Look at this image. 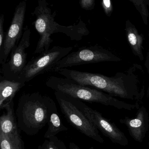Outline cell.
Segmentation results:
<instances>
[{"instance_id": "1", "label": "cell", "mask_w": 149, "mask_h": 149, "mask_svg": "<svg viewBox=\"0 0 149 149\" xmlns=\"http://www.w3.org/2000/svg\"><path fill=\"white\" fill-rule=\"evenodd\" d=\"M57 110L55 101L47 95L38 92L23 94L19 98L15 111L18 127L28 135H35Z\"/></svg>"}, {"instance_id": "2", "label": "cell", "mask_w": 149, "mask_h": 149, "mask_svg": "<svg viewBox=\"0 0 149 149\" xmlns=\"http://www.w3.org/2000/svg\"><path fill=\"white\" fill-rule=\"evenodd\" d=\"M38 4L32 15L35 16L34 27L40 36L33 54H39L50 49L53 40L51 36L54 33H62L70 38L71 40L80 41L87 36L89 32L83 21L80 20L78 24L64 26L55 21L56 11L52 13L51 9L46 0H37Z\"/></svg>"}, {"instance_id": "3", "label": "cell", "mask_w": 149, "mask_h": 149, "mask_svg": "<svg viewBox=\"0 0 149 149\" xmlns=\"http://www.w3.org/2000/svg\"><path fill=\"white\" fill-rule=\"evenodd\" d=\"M45 85L56 92H60L74 99L90 102H97L119 109L132 110L136 104L126 103L117 100L95 88L78 84L67 78L51 76L45 81Z\"/></svg>"}, {"instance_id": "4", "label": "cell", "mask_w": 149, "mask_h": 149, "mask_svg": "<svg viewBox=\"0 0 149 149\" xmlns=\"http://www.w3.org/2000/svg\"><path fill=\"white\" fill-rule=\"evenodd\" d=\"M57 72L76 83L87 86L93 87L124 99H133L128 86L122 78L108 77L101 74L61 69Z\"/></svg>"}, {"instance_id": "5", "label": "cell", "mask_w": 149, "mask_h": 149, "mask_svg": "<svg viewBox=\"0 0 149 149\" xmlns=\"http://www.w3.org/2000/svg\"><path fill=\"white\" fill-rule=\"evenodd\" d=\"M73 49V47L54 46L34 57L27 63L17 81L25 83L38 75L52 72L56 64Z\"/></svg>"}, {"instance_id": "6", "label": "cell", "mask_w": 149, "mask_h": 149, "mask_svg": "<svg viewBox=\"0 0 149 149\" xmlns=\"http://www.w3.org/2000/svg\"><path fill=\"white\" fill-rule=\"evenodd\" d=\"M54 94L61 112L71 126L86 136L99 143H104L105 141L97 128L77 107L72 97L56 91Z\"/></svg>"}, {"instance_id": "7", "label": "cell", "mask_w": 149, "mask_h": 149, "mask_svg": "<svg viewBox=\"0 0 149 149\" xmlns=\"http://www.w3.org/2000/svg\"><path fill=\"white\" fill-rule=\"evenodd\" d=\"M120 60L113 53L99 46H85L70 52L62 58L56 64L52 72H57L60 69L75 65Z\"/></svg>"}, {"instance_id": "8", "label": "cell", "mask_w": 149, "mask_h": 149, "mask_svg": "<svg viewBox=\"0 0 149 149\" xmlns=\"http://www.w3.org/2000/svg\"><path fill=\"white\" fill-rule=\"evenodd\" d=\"M31 33L29 28L26 25L24 28L23 34L20 42L10 53V58L1 65V73L4 79L17 81L27 64L28 54L26 51L30 44Z\"/></svg>"}, {"instance_id": "9", "label": "cell", "mask_w": 149, "mask_h": 149, "mask_svg": "<svg viewBox=\"0 0 149 149\" xmlns=\"http://www.w3.org/2000/svg\"><path fill=\"white\" fill-rule=\"evenodd\" d=\"M72 99L75 104L90 122L105 136L108 137L114 143L122 146L128 144L127 138L114 123L103 117L99 112L89 107L80 100Z\"/></svg>"}, {"instance_id": "10", "label": "cell", "mask_w": 149, "mask_h": 149, "mask_svg": "<svg viewBox=\"0 0 149 149\" xmlns=\"http://www.w3.org/2000/svg\"><path fill=\"white\" fill-rule=\"evenodd\" d=\"M27 0H23L16 7L10 26L5 35L2 51L0 53V65H2L22 36Z\"/></svg>"}, {"instance_id": "11", "label": "cell", "mask_w": 149, "mask_h": 149, "mask_svg": "<svg viewBox=\"0 0 149 149\" xmlns=\"http://www.w3.org/2000/svg\"><path fill=\"white\" fill-rule=\"evenodd\" d=\"M120 122L127 126L129 134L135 141H143L149 126L148 114L144 107L139 109L135 118L126 117Z\"/></svg>"}, {"instance_id": "12", "label": "cell", "mask_w": 149, "mask_h": 149, "mask_svg": "<svg viewBox=\"0 0 149 149\" xmlns=\"http://www.w3.org/2000/svg\"><path fill=\"white\" fill-rule=\"evenodd\" d=\"M25 83L3 78L0 81V109H4L13 101L16 94L25 86Z\"/></svg>"}, {"instance_id": "13", "label": "cell", "mask_w": 149, "mask_h": 149, "mask_svg": "<svg viewBox=\"0 0 149 149\" xmlns=\"http://www.w3.org/2000/svg\"><path fill=\"white\" fill-rule=\"evenodd\" d=\"M4 109L6 112H3L0 117V132L5 134L20 133L13 101L7 105Z\"/></svg>"}, {"instance_id": "14", "label": "cell", "mask_w": 149, "mask_h": 149, "mask_svg": "<svg viewBox=\"0 0 149 149\" xmlns=\"http://www.w3.org/2000/svg\"><path fill=\"white\" fill-rule=\"evenodd\" d=\"M1 149H24V143L20 133L5 134L0 132Z\"/></svg>"}, {"instance_id": "15", "label": "cell", "mask_w": 149, "mask_h": 149, "mask_svg": "<svg viewBox=\"0 0 149 149\" xmlns=\"http://www.w3.org/2000/svg\"><path fill=\"white\" fill-rule=\"evenodd\" d=\"M127 36L128 41L134 54L143 61V37L139 35L135 29L132 28H129L127 30Z\"/></svg>"}, {"instance_id": "16", "label": "cell", "mask_w": 149, "mask_h": 149, "mask_svg": "<svg viewBox=\"0 0 149 149\" xmlns=\"http://www.w3.org/2000/svg\"><path fill=\"white\" fill-rule=\"evenodd\" d=\"M48 124V129L44 135V137L46 139L56 136L58 133L68 130V128L62 123L57 110L51 114Z\"/></svg>"}, {"instance_id": "17", "label": "cell", "mask_w": 149, "mask_h": 149, "mask_svg": "<svg viewBox=\"0 0 149 149\" xmlns=\"http://www.w3.org/2000/svg\"><path fill=\"white\" fill-rule=\"evenodd\" d=\"M38 149H67L64 142L56 136H52L45 140Z\"/></svg>"}, {"instance_id": "18", "label": "cell", "mask_w": 149, "mask_h": 149, "mask_svg": "<svg viewBox=\"0 0 149 149\" xmlns=\"http://www.w3.org/2000/svg\"><path fill=\"white\" fill-rule=\"evenodd\" d=\"M4 21V15L2 14L0 16V53L2 51L3 43L6 35V32H4L3 30Z\"/></svg>"}, {"instance_id": "19", "label": "cell", "mask_w": 149, "mask_h": 149, "mask_svg": "<svg viewBox=\"0 0 149 149\" xmlns=\"http://www.w3.org/2000/svg\"><path fill=\"white\" fill-rule=\"evenodd\" d=\"M94 0H80V5L83 9L90 10L93 8Z\"/></svg>"}, {"instance_id": "20", "label": "cell", "mask_w": 149, "mask_h": 149, "mask_svg": "<svg viewBox=\"0 0 149 149\" xmlns=\"http://www.w3.org/2000/svg\"><path fill=\"white\" fill-rule=\"evenodd\" d=\"M102 4L106 13L108 14L112 8L111 1L110 0H102Z\"/></svg>"}, {"instance_id": "21", "label": "cell", "mask_w": 149, "mask_h": 149, "mask_svg": "<svg viewBox=\"0 0 149 149\" xmlns=\"http://www.w3.org/2000/svg\"><path fill=\"white\" fill-rule=\"evenodd\" d=\"M69 148L70 149H80L78 145L73 142L69 144Z\"/></svg>"}, {"instance_id": "22", "label": "cell", "mask_w": 149, "mask_h": 149, "mask_svg": "<svg viewBox=\"0 0 149 149\" xmlns=\"http://www.w3.org/2000/svg\"><path fill=\"white\" fill-rule=\"evenodd\" d=\"M132 2L135 3L136 4H137L138 6L140 5V3L142 4L143 3V1H145V0H131Z\"/></svg>"}, {"instance_id": "23", "label": "cell", "mask_w": 149, "mask_h": 149, "mask_svg": "<svg viewBox=\"0 0 149 149\" xmlns=\"http://www.w3.org/2000/svg\"><path fill=\"white\" fill-rule=\"evenodd\" d=\"M89 149H94V148L93 147H91Z\"/></svg>"}]
</instances>
